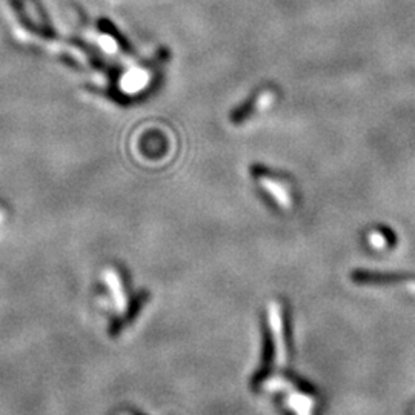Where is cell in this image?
Instances as JSON below:
<instances>
[{"label": "cell", "mask_w": 415, "mask_h": 415, "mask_svg": "<svg viewBox=\"0 0 415 415\" xmlns=\"http://www.w3.org/2000/svg\"><path fill=\"white\" fill-rule=\"evenodd\" d=\"M271 102H273V94H269V91L261 93L260 95L255 97L254 100L249 102L248 105L241 107L235 111V113H232V117H231L232 123H241L243 120L249 119V116L257 113V111H260L261 108L268 107Z\"/></svg>", "instance_id": "cell-1"}]
</instances>
